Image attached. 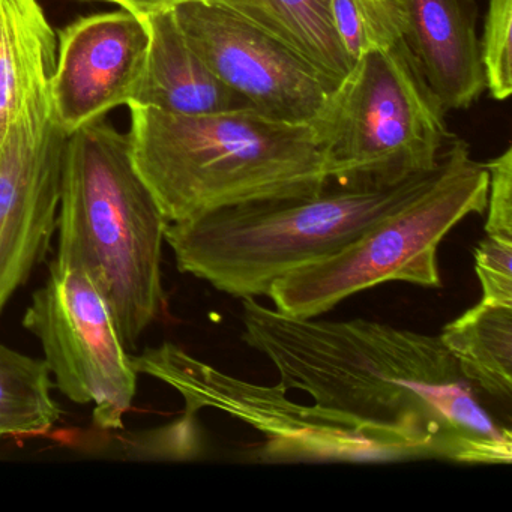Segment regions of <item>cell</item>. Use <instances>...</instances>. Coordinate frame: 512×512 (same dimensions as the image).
<instances>
[{"instance_id": "obj_1", "label": "cell", "mask_w": 512, "mask_h": 512, "mask_svg": "<svg viewBox=\"0 0 512 512\" xmlns=\"http://www.w3.org/2000/svg\"><path fill=\"white\" fill-rule=\"evenodd\" d=\"M242 340L277 370L278 386L352 421L404 437L427 460L511 464V422L434 335L373 320L301 319L242 299Z\"/></svg>"}, {"instance_id": "obj_2", "label": "cell", "mask_w": 512, "mask_h": 512, "mask_svg": "<svg viewBox=\"0 0 512 512\" xmlns=\"http://www.w3.org/2000/svg\"><path fill=\"white\" fill-rule=\"evenodd\" d=\"M131 155L167 223L265 200L322 193L323 151L311 124L254 109L173 115L130 107Z\"/></svg>"}, {"instance_id": "obj_3", "label": "cell", "mask_w": 512, "mask_h": 512, "mask_svg": "<svg viewBox=\"0 0 512 512\" xmlns=\"http://www.w3.org/2000/svg\"><path fill=\"white\" fill-rule=\"evenodd\" d=\"M167 226L137 172L128 136L103 119L68 136L55 259L88 272L128 350L166 307L161 260Z\"/></svg>"}, {"instance_id": "obj_4", "label": "cell", "mask_w": 512, "mask_h": 512, "mask_svg": "<svg viewBox=\"0 0 512 512\" xmlns=\"http://www.w3.org/2000/svg\"><path fill=\"white\" fill-rule=\"evenodd\" d=\"M442 160V158H440ZM374 190L325 188L310 197L265 200L169 224L166 242L184 274L235 298L268 296L284 275L325 259L425 190L439 172Z\"/></svg>"}, {"instance_id": "obj_5", "label": "cell", "mask_w": 512, "mask_h": 512, "mask_svg": "<svg viewBox=\"0 0 512 512\" xmlns=\"http://www.w3.org/2000/svg\"><path fill=\"white\" fill-rule=\"evenodd\" d=\"M488 184L487 167L472 160L467 143H449L436 178L422 193L337 253L275 281L268 298L280 313L317 319L344 299L389 281L439 289L440 242L464 218L484 214Z\"/></svg>"}, {"instance_id": "obj_6", "label": "cell", "mask_w": 512, "mask_h": 512, "mask_svg": "<svg viewBox=\"0 0 512 512\" xmlns=\"http://www.w3.org/2000/svg\"><path fill=\"white\" fill-rule=\"evenodd\" d=\"M445 110L406 41L359 58L313 122L329 184L374 190L439 167Z\"/></svg>"}, {"instance_id": "obj_7", "label": "cell", "mask_w": 512, "mask_h": 512, "mask_svg": "<svg viewBox=\"0 0 512 512\" xmlns=\"http://www.w3.org/2000/svg\"><path fill=\"white\" fill-rule=\"evenodd\" d=\"M134 370L175 389L185 415L220 410L241 419L265 437L254 452L257 463H388L427 460L404 437L352 421L323 407L287 398L280 386L236 379L194 358L172 343L146 349L133 358Z\"/></svg>"}, {"instance_id": "obj_8", "label": "cell", "mask_w": 512, "mask_h": 512, "mask_svg": "<svg viewBox=\"0 0 512 512\" xmlns=\"http://www.w3.org/2000/svg\"><path fill=\"white\" fill-rule=\"evenodd\" d=\"M23 326L40 340L59 391L76 404H92L95 427L124 428L139 373L88 272L55 259L46 283L32 296Z\"/></svg>"}, {"instance_id": "obj_9", "label": "cell", "mask_w": 512, "mask_h": 512, "mask_svg": "<svg viewBox=\"0 0 512 512\" xmlns=\"http://www.w3.org/2000/svg\"><path fill=\"white\" fill-rule=\"evenodd\" d=\"M173 14L209 70L269 118L313 124L338 86L283 41L215 0H185Z\"/></svg>"}, {"instance_id": "obj_10", "label": "cell", "mask_w": 512, "mask_h": 512, "mask_svg": "<svg viewBox=\"0 0 512 512\" xmlns=\"http://www.w3.org/2000/svg\"><path fill=\"white\" fill-rule=\"evenodd\" d=\"M68 136L49 92L26 107L0 151V313L49 253Z\"/></svg>"}, {"instance_id": "obj_11", "label": "cell", "mask_w": 512, "mask_h": 512, "mask_svg": "<svg viewBox=\"0 0 512 512\" xmlns=\"http://www.w3.org/2000/svg\"><path fill=\"white\" fill-rule=\"evenodd\" d=\"M149 31L130 11L95 14L58 37L50 86L53 115L67 134L128 106L145 68Z\"/></svg>"}, {"instance_id": "obj_12", "label": "cell", "mask_w": 512, "mask_h": 512, "mask_svg": "<svg viewBox=\"0 0 512 512\" xmlns=\"http://www.w3.org/2000/svg\"><path fill=\"white\" fill-rule=\"evenodd\" d=\"M406 44L445 112L469 109L485 89L473 0H409Z\"/></svg>"}, {"instance_id": "obj_13", "label": "cell", "mask_w": 512, "mask_h": 512, "mask_svg": "<svg viewBox=\"0 0 512 512\" xmlns=\"http://www.w3.org/2000/svg\"><path fill=\"white\" fill-rule=\"evenodd\" d=\"M149 31L145 68L128 107L173 115H209L251 109L194 52L173 10L143 17Z\"/></svg>"}, {"instance_id": "obj_14", "label": "cell", "mask_w": 512, "mask_h": 512, "mask_svg": "<svg viewBox=\"0 0 512 512\" xmlns=\"http://www.w3.org/2000/svg\"><path fill=\"white\" fill-rule=\"evenodd\" d=\"M58 37L38 0H0V151L14 122L49 94Z\"/></svg>"}, {"instance_id": "obj_15", "label": "cell", "mask_w": 512, "mask_h": 512, "mask_svg": "<svg viewBox=\"0 0 512 512\" xmlns=\"http://www.w3.org/2000/svg\"><path fill=\"white\" fill-rule=\"evenodd\" d=\"M461 373L481 394L512 403V305L479 301L439 335Z\"/></svg>"}, {"instance_id": "obj_16", "label": "cell", "mask_w": 512, "mask_h": 512, "mask_svg": "<svg viewBox=\"0 0 512 512\" xmlns=\"http://www.w3.org/2000/svg\"><path fill=\"white\" fill-rule=\"evenodd\" d=\"M265 29L334 82L352 71L334 22L331 0H215Z\"/></svg>"}, {"instance_id": "obj_17", "label": "cell", "mask_w": 512, "mask_h": 512, "mask_svg": "<svg viewBox=\"0 0 512 512\" xmlns=\"http://www.w3.org/2000/svg\"><path fill=\"white\" fill-rule=\"evenodd\" d=\"M53 386L44 359L0 343V437L49 433L62 416Z\"/></svg>"}, {"instance_id": "obj_18", "label": "cell", "mask_w": 512, "mask_h": 512, "mask_svg": "<svg viewBox=\"0 0 512 512\" xmlns=\"http://www.w3.org/2000/svg\"><path fill=\"white\" fill-rule=\"evenodd\" d=\"M335 31L353 64L406 41L409 0H331Z\"/></svg>"}, {"instance_id": "obj_19", "label": "cell", "mask_w": 512, "mask_h": 512, "mask_svg": "<svg viewBox=\"0 0 512 512\" xmlns=\"http://www.w3.org/2000/svg\"><path fill=\"white\" fill-rule=\"evenodd\" d=\"M485 88L497 101L512 92V0H490L479 41Z\"/></svg>"}, {"instance_id": "obj_20", "label": "cell", "mask_w": 512, "mask_h": 512, "mask_svg": "<svg viewBox=\"0 0 512 512\" xmlns=\"http://www.w3.org/2000/svg\"><path fill=\"white\" fill-rule=\"evenodd\" d=\"M482 299L512 305V241L485 235L473 250Z\"/></svg>"}, {"instance_id": "obj_21", "label": "cell", "mask_w": 512, "mask_h": 512, "mask_svg": "<svg viewBox=\"0 0 512 512\" xmlns=\"http://www.w3.org/2000/svg\"><path fill=\"white\" fill-rule=\"evenodd\" d=\"M490 176L485 233L512 241V148L485 163Z\"/></svg>"}, {"instance_id": "obj_22", "label": "cell", "mask_w": 512, "mask_h": 512, "mask_svg": "<svg viewBox=\"0 0 512 512\" xmlns=\"http://www.w3.org/2000/svg\"><path fill=\"white\" fill-rule=\"evenodd\" d=\"M106 2L119 5L122 10L130 11L136 16L146 17L161 11L173 10L185 0H106Z\"/></svg>"}]
</instances>
